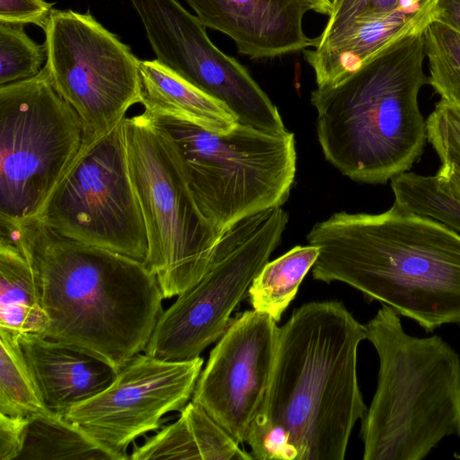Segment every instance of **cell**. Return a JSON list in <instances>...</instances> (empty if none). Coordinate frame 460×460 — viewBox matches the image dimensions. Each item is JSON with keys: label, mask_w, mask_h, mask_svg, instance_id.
Returning a JSON list of instances; mask_svg holds the SVG:
<instances>
[{"label": "cell", "mask_w": 460, "mask_h": 460, "mask_svg": "<svg viewBox=\"0 0 460 460\" xmlns=\"http://www.w3.org/2000/svg\"><path fill=\"white\" fill-rule=\"evenodd\" d=\"M157 60L227 106L243 125L286 131L278 108L248 69L209 40L206 27L176 0H130Z\"/></svg>", "instance_id": "cell-12"}, {"label": "cell", "mask_w": 460, "mask_h": 460, "mask_svg": "<svg viewBox=\"0 0 460 460\" xmlns=\"http://www.w3.org/2000/svg\"><path fill=\"white\" fill-rule=\"evenodd\" d=\"M83 125L45 66L0 85V226L35 220L83 146Z\"/></svg>", "instance_id": "cell-8"}, {"label": "cell", "mask_w": 460, "mask_h": 460, "mask_svg": "<svg viewBox=\"0 0 460 460\" xmlns=\"http://www.w3.org/2000/svg\"><path fill=\"white\" fill-rule=\"evenodd\" d=\"M206 27L228 36L237 51L251 59H267L316 45L303 21L304 0H186Z\"/></svg>", "instance_id": "cell-15"}, {"label": "cell", "mask_w": 460, "mask_h": 460, "mask_svg": "<svg viewBox=\"0 0 460 460\" xmlns=\"http://www.w3.org/2000/svg\"><path fill=\"white\" fill-rule=\"evenodd\" d=\"M288 222V213L279 207L226 230L200 280L162 312L144 352L165 360H190L219 340L279 244Z\"/></svg>", "instance_id": "cell-9"}, {"label": "cell", "mask_w": 460, "mask_h": 460, "mask_svg": "<svg viewBox=\"0 0 460 460\" xmlns=\"http://www.w3.org/2000/svg\"><path fill=\"white\" fill-rule=\"evenodd\" d=\"M17 460H122L64 415L48 411L28 418Z\"/></svg>", "instance_id": "cell-21"}, {"label": "cell", "mask_w": 460, "mask_h": 460, "mask_svg": "<svg viewBox=\"0 0 460 460\" xmlns=\"http://www.w3.org/2000/svg\"><path fill=\"white\" fill-rule=\"evenodd\" d=\"M426 131L441 166L460 168V107L440 99L426 120Z\"/></svg>", "instance_id": "cell-27"}, {"label": "cell", "mask_w": 460, "mask_h": 460, "mask_svg": "<svg viewBox=\"0 0 460 460\" xmlns=\"http://www.w3.org/2000/svg\"><path fill=\"white\" fill-rule=\"evenodd\" d=\"M49 323L31 264L18 244L0 233V329L42 336Z\"/></svg>", "instance_id": "cell-20"}, {"label": "cell", "mask_w": 460, "mask_h": 460, "mask_svg": "<svg viewBox=\"0 0 460 460\" xmlns=\"http://www.w3.org/2000/svg\"><path fill=\"white\" fill-rule=\"evenodd\" d=\"M141 102L147 113H164L207 130L226 133L238 123L223 102L202 92L155 60L139 62Z\"/></svg>", "instance_id": "cell-19"}, {"label": "cell", "mask_w": 460, "mask_h": 460, "mask_svg": "<svg viewBox=\"0 0 460 460\" xmlns=\"http://www.w3.org/2000/svg\"><path fill=\"white\" fill-rule=\"evenodd\" d=\"M306 239L319 249L313 278L339 281L426 332L460 324V234L394 204L380 214L333 213Z\"/></svg>", "instance_id": "cell-2"}, {"label": "cell", "mask_w": 460, "mask_h": 460, "mask_svg": "<svg viewBox=\"0 0 460 460\" xmlns=\"http://www.w3.org/2000/svg\"><path fill=\"white\" fill-rule=\"evenodd\" d=\"M53 4L45 0H0V23H32L44 29Z\"/></svg>", "instance_id": "cell-28"}, {"label": "cell", "mask_w": 460, "mask_h": 460, "mask_svg": "<svg viewBox=\"0 0 460 460\" xmlns=\"http://www.w3.org/2000/svg\"><path fill=\"white\" fill-rule=\"evenodd\" d=\"M436 0H334L314 48L330 47L336 60L357 70L401 37L423 29Z\"/></svg>", "instance_id": "cell-16"}, {"label": "cell", "mask_w": 460, "mask_h": 460, "mask_svg": "<svg viewBox=\"0 0 460 460\" xmlns=\"http://www.w3.org/2000/svg\"><path fill=\"white\" fill-rule=\"evenodd\" d=\"M366 339V326L337 301L304 304L279 327L270 385L254 421L287 430L298 460L344 459L354 425L367 409L357 372Z\"/></svg>", "instance_id": "cell-3"}, {"label": "cell", "mask_w": 460, "mask_h": 460, "mask_svg": "<svg viewBox=\"0 0 460 460\" xmlns=\"http://www.w3.org/2000/svg\"><path fill=\"white\" fill-rule=\"evenodd\" d=\"M203 359L165 360L146 353L132 358L111 385L64 416L99 442L129 459L128 447L160 429L163 417L192 397Z\"/></svg>", "instance_id": "cell-13"}, {"label": "cell", "mask_w": 460, "mask_h": 460, "mask_svg": "<svg viewBox=\"0 0 460 460\" xmlns=\"http://www.w3.org/2000/svg\"><path fill=\"white\" fill-rule=\"evenodd\" d=\"M200 405L189 402L180 417L135 447L129 459L252 460Z\"/></svg>", "instance_id": "cell-18"}, {"label": "cell", "mask_w": 460, "mask_h": 460, "mask_svg": "<svg viewBox=\"0 0 460 460\" xmlns=\"http://www.w3.org/2000/svg\"><path fill=\"white\" fill-rule=\"evenodd\" d=\"M43 30L44 66L57 93L80 118L87 146L140 103V60L89 13L53 10Z\"/></svg>", "instance_id": "cell-10"}, {"label": "cell", "mask_w": 460, "mask_h": 460, "mask_svg": "<svg viewBox=\"0 0 460 460\" xmlns=\"http://www.w3.org/2000/svg\"><path fill=\"white\" fill-rule=\"evenodd\" d=\"M27 423L28 418L0 413V460H17Z\"/></svg>", "instance_id": "cell-29"}, {"label": "cell", "mask_w": 460, "mask_h": 460, "mask_svg": "<svg viewBox=\"0 0 460 460\" xmlns=\"http://www.w3.org/2000/svg\"><path fill=\"white\" fill-rule=\"evenodd\" d=\"M379 360L377 386L361 419L364 460H421L460 438V358L440 336L408 334L382 304L366 324Z\"/></svg>", "instance_id": "cell-5"}, {"label": "cell", "mask_w": 460, "mask_h": 460, "mask_svg": "<svg viewBox=\"0 0 460 460\" xmlns=\"http://www.w3.org/2000/svg\"><path fill=\"white\" fill-rule=\"evenodd\" d=\"M146 113L177 160L200 212L220 235L288 200L296 171L292 132L238 122L228 132L216 133L169 114Z\"/></svg>", "instance_id": "cell-6"}, {"label": "cell", "mask_w": 460, "mask_h": 460, "mask_svg": "<svg viewBox=\"0 0 460 460\" xmlns=\"http://www.w3.org/2000/svg\"><path fill=\"white\" fill-rule=\"evenodd\" d=\"M309 9L323 15H330L334 0H304Z\"/></svg>", "instance_id": "cell-31"}, {"label": "cell", "mask_w": 460, "mask_h": 460, "mask_svg": "<svg viewBox=\"0 0 460 460\" xmlns=\"http://www.w3.org/2000/svg\"><path fill=\"white\" fill-rule=\"evenodd\" d=\"M428 83L440 99L460 107V32L437 21L423 30Z\"/></svg>", "instance_id": "cell-25"}, {"label": "cell", "mask_w": 460, "mask_h": 460, "mask_svg": "<svg viewBox=\"0 0 460 460\" xmlns=\"http://www.w3.org/2000/svg\"><path fill=\"white\" fill-rule=\"evenodd\" d=\"M279 330L255 310L234 318L211 350L191 401L200 405L238 443L245 442L270 385Z\"/></svg>", "instance_id": "cell-14"}, {"label": "cell", "mask_w": 460, "mask_h": 460, "mask_svg": "<svg viewBox=\"0 0 460 460\" xmlns=\"http://www.w3.org/2000/svg\"><path fill=\"white\" fill-rule=\"evenodd\" d=\"M123 121L82 146L36 219L64 237L144 262L146 231L129 174Z\"/></svg>", "instance_id": "cell-11"}, {"label": "cell", "mask_w": 460, "mask_h": 460, "mask_svg": "<svg viewBox=\"0 0 460 460\" xmlns=\"http://www.w3.org/2000/svg\"><path fill=\"white\" fill-rule=\"evenodd\" d=\"M20 345L48 410L65 415L95 396L115 379L118 371L82 348L38 334L19 335Z\"/></svg>", "instance_id": "cell-17"}, {"label": "cell", "mask_w": 460, "mask_h": 460, "mask_svg": "<svg viewBox=\"0 0 460 460\" xmlns=\"http://www.w3.org/2000/svg\"><path fill=\"white\" fill-rule=\"evenodd\" d=\"M131 181L145 222L144 263L164 298L183 294L207 271L220 234L198 208L165 140L144 111L123 121Z\"/></svg>", "instance_id": "cell-7"}, {"label": "cell", "mask_w": 460, "mask_h": 460, "mask_svg": "<svg viewBox=\"0 0 460 460\" xmlns=\"http://www.w3.org/2000/svg\"><path fill=\"white\" fill-rule=\"evenodd\" d=\"M394 204L460 232V168L440 166L435 175L405 172L391 180Z\"/></svg>", "instance_id": "cell-22"}, {"label": "cell", "mask_w": 460, "mask_h": 460, "mask_svg": "<svg viewBox=\"0 0 460 460\" xmlns=\"http://www.w3.org/2000/svg\"><path fill=\"white\" fill-rule=\"evenodd\" d=\"M0 232L31 266L49 320L43 337L88 350L118 372L145 350L164 297L143 261L64 237L37 219Z\"/></svg>", "instance_id": "cell-1"}, {"label": "cell", "mask_w": 460, "mask_h": 460, "mask_svg": "<svg viewBox=\"0 0 460 460\" xmlns=\"http://www.w3.org/2000/svg\"><path fill=\"white\" fill-rule=\"evenodd\" d=\"M430 21H437L460 32V0H436Z\"/></svg>", "instance_id": "cell-30"}, {"label": "cell", "mask_w": 460, "mask_h": 460, "mask_svg": "<svg viewBox=\"0 0 460 460\" xmlns=\"http://www.w3.org/2000/svg\"><path fill=\"white\" fill-rule=\"evenodd\" d=\"M423 30L392 42L340 84L311 93L324 157L353 181L385 183L423 153Z\"/></svg>", "instance_id": "cell-4"}, {"label": "cell", "mask_w": 460, "mask_h": 460, "mask_svg": "<svg viewBox=\"0 0 460 460\" xmlns=\"http://www.w3.org/2000/svg\"><path fill=\"white\" fill-rule=\"evenodd\" d=\"M0 413L30 416L45 406L23 356L19 335L0 329Z\"/></svg>", "instance_id": "cell-24"}, {"label": "cell", "mask_w": 460, "mask_h": 460, "mask_svg": "<svg viewBox=\"0 0 460 460\" xmlns=\"http://www.w3.org/2000/svg\"><path fill=\"white\" fill-rule=\"evenodd\" d=\"M318 255L316 246L298 245L274 261H268L249 288L252 309L270 315L278 323Z\"/></svg>", "instance_id": "cell-23"}, {"label": "cell", "mask_w": 460, "mask_h": 460, "mask_svg": "<svg viewBox=\"0 0 460 460\" xmlns=\"http://www.w3.org/2000/svg\"><path fill=\"white\" fill-rule=\"evenodd\" d=\"M45 58V43L34 42L21 25L0 23V85L36 75Z\"/></svg>", "instance_id": "cell-26"}]
</instances>
